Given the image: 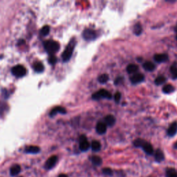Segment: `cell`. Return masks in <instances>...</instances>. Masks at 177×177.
Listing matches in <instances>:
<instances>
[{
	"mask_svg": "<svg viewBox=\"0 0 177 177\" xmlns=\"http://www.w3.org/2000/svg\"><path fill=\"white\" fill-rule=\"evenodd\" d=\"M44 48L50 55H53L58 51L60 49V44L58 42L53 40H49L44 43Z\"/></svg>",
	"mask_w": 177,
	"mask_h": 177,
	"instance_id": "6da1fadb",
	"label": "cell"
},
{
	"mask_svg": "<svg viewBox=\"0 0 177 177\" xmlns=\"http://www.w3.org/2000/svg\"><path fill=\"white\" fill-rule=\"evenodd\" d=\"M75 46V40L74 39L71 40V42H69V44L67 45V47H66L65 50L62 53V60L64 62H67L71 59L72 54H73V49H74Z\"/></svg>",
	"mask_w": 177,
	"mask_h": 177,
	"instance_id": "7a4b0ae2",
	"label": "cell"
},
{
	"mask_svg": "<svg viewBox=\"0 0 177 177\" xmlns=\"http://www.w3.org/2000/svg\"><path fill=\"white\" fill-rule=\"evenodd\" d=\"M92 98L95 100H99L101 98H107L110 100L112 98V95L109 91H107V90L100 89L93 94Z\"/></svg>",
	"mask_w": 177,
	"mask_h": 177,
	"instance_id": "3957f363",
	"label": "cell"
},
{
	"mask_svg": "<svg viewBox=\"0 0 177 177\" xmlns=\"http://www.w3.org/2000/svg\"><path fill=\"white\" fill-rule=\"evenodd\" d=\"M12 73L17 77H21L26 75V69L24 66L17 65L12 69Z\"/></svg>",
	"mask_w": 177,
	"mask_h": 177,
	"instance_id": "277c9868",
	"label": "cell"
},
{
	"mask_svg": "<svg viewBox=\"0 0 177 177\" xmlns=\"http://www.w3.org/2000/svg\"><path fill=\"white\" fill-rule=\"evenodd\" d=\"M82 36L85 40L87 41H91V40H94L97 37L96 32L93 31V29H86L83 31Z\"/></svg>",
	"mask_w": 177,
	"mask_h": 177,
	"instance_id": "5b68a950",
	"label": "cell"
},
{
	"mask_svg": "<svg viewBox=\"0 0 177 177\" xmlns=\"http://www.w3.org/2000/svg\"><path fill=\"white\" fill-rule=\"evenodd\" d=\"M80 149L82 152H86L90 147V144L87 141V138L84 135H82L80 137V144H79Z\"/></svg>",
	"mask_w": 177,
	"mask_h": 177,
	"instance_id": "8992f818",
	"label": "cell"
},
{
	"mask_svg": "<svg viewBox=\"0 0 177 177\" xmlns=\"http://www.w3.org/2000/svg\"><path fill=\"white\" fill-rule=\"evenodd\" d=\"M57 162H58V156H52L48 158V160L46 161L44 167H45V168L47 169H51L53 167H55Z\"/></svg>",
	"mask_w": 177,
	"mask_h": 177,
	"instance_id": "52a82bcc",
	"label": "cell"
},
{
	"mask_svg": "<svg viewBox=\"0 0 177 177\" xmlns=\"http://www.w3.org/2000/svg\"><path fill=\"white\" fill-rule=\"evenodd\" d=\"M144 79H145V76H144L143 74H142V73H135L134 75H133L132 77L130 78L131 82H132V84H139V83H141L143 82L144 80Z\"/></svg>",
	"mask_w": 177,
	"mask_h": 177,
	"instance_id": "ba28073f",
	"label": "cell"
},
{
	"mask_svg": "<svg viewBox=\"0 0 177 177\" xmlns=\"http://www.w3.org/2000/svg\"><path fill=\"white\" fill-rule=\"evenodd\" d=\"M168 55L165 53H159V54H156L154 55V59L158 63H162V62H165L168 60Z\"/></svg>",
	"mask_w": 177,
	"mask_h": 177,
	"instance_id": "9c48e42d",
	"label": "cell"
},
{
	"mask_svg": "<svg viewBox=\"0 0 177 177\" xmlns=\"http://www.w3.org/2000/svg\"><path fill=\"white\" fill-rule=\"evenodd\" d=\"M176 132H177V123L176 122H174V123H172L170 125H169L168 130L167 131V135L170 136V137H172V136L176 135Z\"/></svg>",
	"mask_w": 177,
	"mask_h": 177,
	"instance_id": "30bf717a",
	"label": "cell"
},
{
	"mask_svg": "<svg viewBox=\"0 0 177 177\" xmlns=\"http://www.w3.org/2000/svg\"><path fill=\"white\" fill-rule=\"evenodd\" d=\"M141 147L143 148L144 152L148 155H152L153 152H154V149H153L152 145L149 143H148V142L145 141Z\"/></svg>",
	"mask_w": 177,
	"mask_h": 177,
	"instance_id": "8fae6325",
	"label": "cell"
},
{
	"mask_svg": "<svg viewBox=\"0 0 177 177\" xmlns=\"http://www.w3.org/2000/svg\"><path fill=\"white\" fill-rule=\"evenodd\" d=\"M107 125L105 123L100 122L96 125V132L99 134H105L107 132Z\"/></svg>",
	"mask_w": 177,
	"mask_h": 177,
	"instance_id": "7c38bea8",
	"label": "cell"
},
{
	"mask_svg": "<svg viewBox=\"0 0 177 177\" xmlns=\"http://www.w3.org/2000/svg\"><path fill=\"white\" fill-rule=\"evenodd\" d=\"M66 109L64 107H55V108H53L52 110H51V113H50L49 115L51 116V117H53V116H54L56 115V114H66Z\"/></svg>",
	"mask_w": 177,
	"mask_h": 177,
	"instance_id": "4fadbf2b",
	"label": "cell"
},
{
	"mask_svg": "<svg viewBox=\"0 0 177 177\" xmlns=\"http://www.w3.org/2000/svg\"><path fill=\"white\" fill-rule=\"evenodd\" d=\"M105 123L107 126L112 127L116 123V118L113 115H107L105 118Z\"/></svg>",
	"mask_w": 177,
	"mask_h": 177,
	"instance_id": "5bb4252c",
	"label": "cell"
},
{
	"mask_svg": "<svg viewBox=\"0 0 177 177\" xmlns=\"http://www.w3.org/2000/svg\"><path fill=\"white\" fill-rule=\"evenodd\" d=\"M154 157L156 161L158 162V163H160V162H162L164 159H165V156H164L163 152H162L160 149H157V150L156 151Z\"/></svg>",
	"mask_w": 177,
	"mask_h": 177,
	"instance_id": "9a60e30c",
	"label": "cell"
},
{
	"mask_svg": "<svg viewBox=\"0 0 177 177\" xmlns=\"http://www.w3.org/2000/svg\"><path fill=\"white\" fill-rule=\"evenodd\" d=\"M143 69L145 70V71H154L155 69H156V66L154 63H152V62H149V61H147V62H145V63L143 64Z\"/></svg>",
	"mask_w": 177,
	"mask_h": 177,
	"instance_id": "2e32d148",
	"label": "cell"
},
{
	"mask_svg": "<svg viewBox=\"0 0 177 177\" xmlns=\"http://www.w3.org/2000/svg\"><path fill=\"white\" fill-rule=\"evenodd\" d=\"M40 151V147L38 146H29L25 148V152L29 154H38Z\"/></svg>",
	"mask_w": 177,
	"mask_h": 177,
	"instance_id": "e0dca14e",
	"label": "cell"
},
{
	"mask_svg": "<svg viewBox=\"0 0 177 177\" xmlns=\"http://www.w3.org/2000/svg\"><path fill=\"white\" fill-rule=\"evenodd\" d=\"M21 171V167L19 165H14L10 167V173L12 176H16Z\"/></svg>",
	"mask_w": 177,
	"mask_h": 177,
	"instance_id": "ac0fdd59",
	"label": "cell"
},
{
	"mask_svg": "<svg viewBox=\"0 0 177 177\" xmlns=\"http://www.w3.org/2000/svg\"><path fill=\"white\" fill-rule=\"evenodd\" d=\"M138 71V66L136 64H129L127 67V71L128 73H136Z\"/></svg>",
	"mask_w": 177,
	"mask_h": 177,
	"instance_id": "d6986e66",
	"label": "cell"
},
{
	"mask_svg": "<svg viewBox=\"0 0 177 177\" xmlns=\"http://www.w3.org/2000/svg\"><path fill=\"white\" fill-rule=\"evenodd\" d=\"M91 160L92 163L95 165H100L102 163V160L100 156H92L91 157Z\"/></svg>",
	"mask_w": 177,
	"mask_h": 177,
	"instance_id": "ffe728a7",
	"label": "cell"
},
{
	"mask_svg": "<svg viewBox=\"0 0 177 177\" xmlns=\"http://www.w3.org/2000/svg\"><path fill=\"white\" fill-rule=\"evenodd\" d=\"M91 147L92 150L94 151V152H98V151H99L101 149V144L99 141H92Z\"/></svg>",
	"mask_w": 177,
	"mask_h": 177,
	"instance_id": "44dd1931",
	"label": "cell"
},
{
	"mask_svg": "<svg viewBox=\"0 0 177 177\" xmlns=\"http://www.w3.org/2000/svg\"><path fill=\"white\" fill-rule=\"evenodd\" d=\"M166 80H167V79H166L165 76H163V75H159V76H158L155 79L154 82L156 85H160V84H163V83H165Z\"/></svg>",
	"mask_w": 177,
	"mask_h": 177,
	"instance_id": "7402d4cb",
	"label": "cell"
},
{
	"mask_svg": "<svg viewBox=\"0 0 177 177\" xmlns=\"http://www.w3.org/2000/svg\"><path fill=\"white\" fill-rule=\"evenodd\" d=\"M174 90V87L172 85H171V84H166L163 88V91L165 93H172Z\"/></svg>",
	"mask_w": 177,
	"mask_h": 177,
	"instance_id": "603a6c76",
	"label": "cell"
},
{
	"mask_svg": "<svg viewBox=\"0 0 177 177\" xmlns=\"http://www.w3.org/2000/svg\"><path fill=\"white\" fill-rule=\"evenodd\" d=\"M167 177H177V172L174 168H167L166 170Z\"/></svg>",
	"mask_w": 177,
	"mask_h": 177,
	"instance_id": "cb8c5ba5",
	"label": "cell"
},
{
	"mask_svg": "<svg viewBox=\"0 0 177 177\" xmlns=\"http://www.w3.org/2000/svg\"><path fill=\"white\" fill-rule=\"evenodd\" d=\"M142 31H143V28H142V26L139 23L136 24L134 26V34L136 35V36H140V35L142 33Z\"/></svg>",
	"mask_w": 177,
	"mask_h": 177,
	"instance_id": "d4e9b609",
	"label": "cell"
},
{
	"mask_svg": "<svg viewBox=\"0 0 177 177\" xmlns=\"http://www.w3.org/2000/svg\"><path fill=\"white\" fill-rule=\"evenodd\" d=\"M34 69L35 71L37 72H42L44 69V65L42 64V62H36V63L34 64Z\"/></svg>",
	"mask_w": 177,
	"mask_h": 177,
	"instance_id": "484cf974",
	"label": "cell"
},
{
	"mask_svg": "<svg viewBox=\"0 0 177 177\" xmlns=\"http://www.w3.org/2000/svg\"><path fill=\"white\" fill-rule=\"evenodd\" d=\"M109 80V75L107 74H102L98 77V81L101 84H105Z\"/></svg>",
	"mask_w": 177,
	"mask_h": 177,
	"instance_id": "4316f807",
	"label": "cell"
},
{
	"mask_svg": "<svg viewBox=\"0 0 177 177\" xmlns=\"http://www.w3.org/2000/svg\"><path fill=\"white\" fill-rule=\"evenodd\" d=\"M145 142V141L141 139V138H138V139H136L134 141V145L136 147H141L142 146H143V145Z\"/></svg>",
	"mask_w": 177,
	"mask_h": 177,
	"instance_id": "83f0119b",
	"label": "cell"
},
{
	"mask_svg": "<svg viewBox=\"0 0 177 177\" xmlns=\"http://www.w3.org/2000/svg\"><path fill=\"white\" fill-rule=\"evenodd\" d=\"M170 72L174 79H177V66L172 65L170 68Z\"/></svg>",
	"mask_w": 177,
	"mask_h": 177,
	"instance_id": "f1b7e54d",
	"label": "cell"
},
{
	"mask_svg": "<svg viewBox=\"0 0 177 177\" xmlns=\"http://www.w3.org/2000/svg\"><path fill=\"white\" fill-rule=\"evenodd\" d=\"M49 31H50V28L49 26H44L41 29V31H40V32H41V34L42 36H46L49 34Z\"/></svg>",
	"mask_w": 177,
	"mask_h": 177,
	"instance_id": "f546056e",
	"label": "cell"
},
{
	"mask_svg": "<svg viewBox=\"0 0 177 177\" xmlns=\"http://www.w3.org/2000/svg\"><path fill=\"white\" fill-rule=\"evenodd\" d=\"M49 62L50 64H54L56 63V62H57V58L54 55H50V57L49 58Z\"/></svg>",
	"mask_w": 177,
	"mask_h": 177,
	"instance_id": "4dcf8cb0",
	"label": "cell"
},
{
	"mask_svg": "<svg viewBox=\"0 0 177 177\" xmlns=\"http://www.w3.org/2000/svg\"><path fill=\"white\" fill-rule=\"evenodd\" d=\"M102 173L105 175H109V176H110V175L112 174L113 171H112V170L110 168L105 167V168L102 169Z\"/></svg>",
	"mask_w": 177,
	"mask_h": 177,
	"instance_id": "1f68e13d",
	"label": "cell"
},
{
	"mask_svg": "<svg viewBox=\"0 0 177 177\" xmlns=\"http://www.w3.org/2000/svg\"><path fill=\"white\" fill-rule=\"evenodd\" d=\"M121 93L120 92H116L115 95H114V100H115V102L116 103H118L121 100Z\"/></svg>",
	"mask_w": 177,
	"mask_h": 177,
	"instance_id": "d6a6232c",
	"label": "cell"
},
{
	"mask_svg": "<svg viewBox=\"0 0 177 177\" xmlns=\"http://www.w3.org/2000/svg\"><path fill=\"white\" fill-rule=\"evenodd\" d=\"M123 82V78L122 77H118L115 80V84L116 85H118L121 84Z\"/></svg>",
	"mask_w": 177,
	"mask_h": 177,
	"instance_id": "836d02e7",
	"label": "cell"
},
{
	"mask_svg": "<svg viewBox=\"0 0 177 177\" xmlns=\"http://www.w3.org/2000/svg\"><path fill=\"white\" fill-rule=\"evenodd\" d=\"M58 177H69V176H68L67 175H66V174H61L59 175Z\"/></svg>",
	"mask_w": 177,
	"mask_h": 177,
	"instance_id": "e575fe53",
	"label": "cell"
},
{
	"mask_svg": "<svg viewBox=\"0 0 177 177\" xmlns=\"http://www.w3.org/2000/svg\"><path fill=\"white\" fill-rule=\"evenodd\" d=\"M174 148L175 149H177V142L176 143H175V145H174Z\"/></svg>",
	"mask_w": 177,
	"mask_h": 177,
	"instance_id": "d590c367",
	"label": "cell"
},
{
	"mask_svg": "<svg viewBox=\"0 0 177 177\" xmlns=\"http://www.w3.org/2000/svg\"><path fill=\"white\" fill-rule=\"evenodd\" d=\"M176 40H177V36H176Z\"/></svg>",
	"mask_w": 177,
	"mask_h": 177,
	"instance_id": "8d00e7d4",
	"label": "cell"
}]
</instances>
